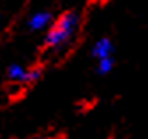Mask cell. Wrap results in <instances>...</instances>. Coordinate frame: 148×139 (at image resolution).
<instances>
[{
	"label": "cell",
	"mask_w": 148,
	"mask_h": 139,
	"mask_svg": "<svg viewBox=\"0 0 148 139\" xmlns=\"http://www.w3.org/2000/svg\"><path fill=\"white\" fill-rule=\"evenodd\" d=\"M79 25H81V18L76 11H67L60 14L57 20L51 21V25L46 30V37H44L46 48L49 49L65 48L78 33Z\"/></svg>",
	"instance_id": "cell-1"
},
{
	"label": "cell",
	"mask_w": 148,
	"mask_h": 139,
	"mask_svg": "<svg viewBox=\"0 0 148 139\" xmlns=\"http://www.w3.org/2000/svg\"><path fill=\"white\" fill-rule=\"evenodd\" d=\"M7 78L14 83H34L41 78V69L27 67L21 63H11L7 69Z\"/></svg>",
	"instance_id": "cell-2"
},
{
	"label": "cell",
	"mask_w": 148,
	"mask_h": 139,
	"mask_svg": "<svg viewBox=\"0 0 148 139\" xmlns=\"http://www.w3.org/2000/svg\"><path fill=\"white\" fill-rule=\"evenodd\" d=\"M51 21H53L51 12H48V11H37V12H34L28 18L27 25L34 32H41V30H48V27L51 25Z\"/></svg>",
	"instance_id": "cell-3"
},
{
	"label": "cell",
	"mask_w": 148,
	"mask_h": 139,
	"mask_svg": "<svg viewBox=\"0 0 148 139\" xmlns=\"http://www.w3.org/2000/svg\"><path fill=\"white\" fill-rule=\"evenodd\" d=\"M113 51H115V48H113L111 39L102 37V39H99L94 44V48H92V55H94L97 60H101V58H106V57H113Z\"/></svg>",
	"instance_id": "cell-4"
},
{
	"label": "cell",
	"mask_w": 148,
	"mask_h": 139,
	"mask_svg": "<svg viewBox=\"0 0 148 139\" xmlns=\"http://www.w3.org/2000/svg\"><path fill=\"white\" fill-rule=\"evenodd\" d=\"M113 65H115V58L113 57L101 58V60H97V72L99 74H108V72H111Z\"/></svg>",
	"instance_id": "cell-5"
},
{
	"label": "cell",
	"mask_w": 148,
	"mask_h": 139,
	"mask_svg": "<svg viewBox=\"0 0 148 139\" xmlns=\"http://www.w3.org/2000/svg\"><path fill=\"white\" fill-rule=\"evenodd\" d=\"M32 139H46V137H32Z\"/></svg>",
	"instance_id": "cell-6"
}]
</instances>
